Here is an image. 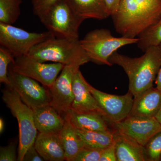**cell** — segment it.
<instances>
[{"mask_svg": "<svg viewBox=\"0 0 161 161\" xmlns=\"http://www.w3.org/2000/svg\"><path fill=\"white\" fill-rule=\"evenodd\" d=\"M115 31L122 36L137 38L161 18V0H120L112 15Z\"/></svg>", "mask_w": 161, "mask_h": 161, "instance_id": "1", "label": "cell"}, {"mask_svg": "<svg viewBox=\"0 0 161 161\" xmlns=\"http://www.w3.org/2000/svg\"><path fill=\"white\" fill-rule=\"evenodd\" d=\"M109 60L123 69L129 79V91L136 98L153 86L161 68V44L148 48L139 58H130L116 51Z\"/></svg>", "mask_w": 161, "mask_h": 161, "instance_id": "2", "label": "cell"}, {"mask_svg": "<svg viewBox=\"0 0 161 161\" xmlns=\"http://www.w3.org/2000/svg\"><path fill=\"white\" fill-rule=\"evenodd\" d=\"M27 56L40 62L51 61L79 67L90 61L79 40L55 37L37 44Z\"/></svg>", "mask_w": 161, "mask_h": 161, "instance_id": "3", "label": "cell"}, {"mask_svg": "<svg viewBox=\"0 0 161 161\" xmlns=\"http://www.w3.org/2000/svg\"><path fill=\"white\" fill-rule=\"evenodd\" d=\"M138 38L116 37L106 29L94 30L79 40L80 46L90 61L112 66L110 57L117 50L125 45L137 43Z\"/></svg>", "mask_w": 161, "mask_h": 161, "instance_id": "4", "label": "cell"}, {"mask_svg": "<svg viewBox=\"0 0 161 161\" xmlns=\"http://www.w3.org/2000/svg\"><path fill=\"white\" fill-rule=\"evenodd\" d=\"M3 99L17 119L19 128L18 161H23L26 151L34 144L38 135L33 110L23 102L14 90L7 86L3 91Z\"/></svg>", "mask_w": 161, "mask_h": 161, "instance_id": "5", "label": "cell"}, {"mask_svg": "<svg viewBox=\"0 0 161 161\" xmlns=\"http://www.w3.org/2000/svg\"><path fill=\"white\" fill-rule=\"evenodd\" d=\"M39 18L55 37L71 40H79V27L85 20L67 0L57 2Z\"/></svg>", "mask_w": 161, "mask_h": 161, "instance_id": "6", "label": "cell"}, {"mask_svg": "<svg viewBox=\"0 0 161 161\" xmlns=\"http://www.w3.org/2000/svg\"><path fill=\"white\" fill-rule=\"evenodd\" d=\"M55 37L50 31L29 32L11 24L0 23V45L15 58L26 56L34 47Z\"/></svg>", "mask_w": 161, "mask_h": 161, "instance_id": "7", "label": "cell"}, {"mask_svg": "<svg viewBox=\"0 0 161 161\" xmlns=\"http://www.w3.org/2000/svg\"><path fill=\"white\" fill-rule=\"evenodd\" d=\"M8 77L10 84L20 98L32 109L51 104V95L48 88L37 80L14 71L9 67Z\"/></svg>", "mask_w": 161, "mask_h": 161, "instance_id": "8", "label": "cell"}, {"mask_svg": "<svg viewBox=\"0 0 161 161\" xmlns=\"http://www.w3.org/2000/svg\"><path fill=\"white\" fill-rule=\"evenodd\" d=\"M64 66L61 63L40 62L26 56L15 58L14 62L10 64L9 68L14 71L32 78L49 88Z\"/></svg>", "mask_w": 161, "mask_h": 161, "instance_id": "9", "label": "cell"}, {"mask_svg": "<svg viewBox=\"0 0 161 161\" xmlns=\"http://www.w3.org/2000/svg\"><path fill=\"white\" fill-rule=\"evenodd\" d=\"M87 86L104 113L105 118L111 125L124 120L130 115L133 96L129 92L123 95H111L96 89L88 82Z\"/></svg>", "mask_w": 161, "mask_h": 161, "instance_id": "10", "label": "cell"}, {"mask_svg": "<svg viewBox=\"0 0 161 161\" xmlns=\"http://www.w3.org/2000/svg\"><path fill=\"white\" fill-rule=\"evenodd\" d=\"M112 125L114 130L132 139L143 147L153 135L161 131V125L155 117L129 116Z\"/></svg>", "mask_w": 161, "mask_h": 161, "instance_id": "11", "label": "cell"}, {"mask_svg": "<svg viewBox=\"0 0 161 161\" xmlns=\"http://www.w3.org/2000/svg\"><path fill=\"white\" fill-rule=\"evenodd\" d=\"M79 67L64 65L60 75L48 88L51 95V105L61 115H65L70 110L73 100V79Z\"/></svg>", "mask_w": 161, "mask_h": 161, "instance_id": "12", "label": "cell"}, {"mask_svg": "<svg viewBox=\"0 0 161 161\" xmlns=\"http://www.w3.org/2000/svg\"><path fill=\"white\" fill-rule=\"evenodd\" d=\"M87 83L80 70H78L73 77L74 100L70 111L78 113L96 112L104 116L103 110L89 90Z\"/></svg>", "mask_w": 161, "mask_h": 161, "instance_id": "13", "label": "cell"}, {"mask_svg": "<svg viewBox=\"0 0 161 161\" xmlns=\"http://www.w3.org/2000/svg\"><path fill=\"white\" fill-rule=\"evenodd\" d=\"M34 145L44 160H65V152L59 132H39L35 141Z\"/></svg>", "mask_w": 161, "mask_h": 161, "instance_id": "14", "label": "cell"}, {"mask_svg": "<svg viewBox=\"0 0 161 161\" xmlns=\"http://www.w3.org/2000/svg\"><path fill=\"white\" fill-rule=\"evenodd\" d=\"M161 105V91L153 86L133 98L129 116L155 117Z\"/></svg>", "mask_w": 161, "mask_h": 161, "instance_id": "15", "label": "cell"}, {"mask_svg": "<svg viewBox=\"0 0 161 161\" xmlns=\"http://www.w3.org/2000/svg\"><path fill=\"white\" fill-rule=\"evenodd\" d=\"M35 125L41 133L60 132L64 125V117L50 105L33 109Z\"/></svg>", "mask_w": 161, "mask_h": 161, "instance_id": "16", "label": "cell"}, {"mask_svg": "<svg viewBox=\"0 0 161 161\" xmlns=\"http://www.w3.org/2000/svg\"><path fill=\"white\" fill-rule=\"evenodd\" d=\"M113 132L117 161H147L143 146L115 130Z\"/></svg>", "mask_w": 161, "mask_h": 161, "instance_id": "17", "label": "cell"}, {"mask_svg": "<svg viewBox=\"0 0 161 161\" xmlns=\"http://www.w3.org/2000/svg\"><path fill=\"white\" fill-rule=\"evenodd\" d=\"M64 125L59 134L65 152V160L75 161L83 149L84 144L76 128L72 125L67 116L64 115Z\"/></svg>", "mask_w": 161, "mask_h": 161, "instance_id": "18", "label": "cell"}, {"mask_svg": "<svg viewBox=\"0 0 161 161\" xmlns=\"http://www.w3.org/2000/svg\"><path fill=\"white\" fill-rule=\"evenodd\" d=\"M74 11L84 19L103 20L110 16L103 0H67Z\"/></svg>", "mask_w": 161, "mask_h": 161, "instance_id": "19", "label": "cell"}, {"mask_svg": "<svg viewBox=\"0 0 161 161\" xmlns=\"http://www.w3.org/2000/svg\"><path fill=\"white\" fill-rule=\"evenodd\" d=\"M68 116L72 125L78 129L95 131H110L106 119L102 114L96 112L78 113L69 111Z\"/></svg>", "mask_w": 161, "mask_h": 161, "instance_id": "20", "label": "cell"}, {"mask_svg": "<svg viewBox=\"0 0 161 161\" xmlns=\"http://www.w3.org/2000/svg\"><path fill=\"white\" fill-rule=\"evenodd\" d=\"M77 129L84 147L97 150H103L113 142V131H100Z\"/></svg>", "mask_w": 161, "mask_h": 161, "instance_id": "21", "label": "cell"}, {"mask_svg": "<svg viewBox=\"0 0 161 161\" xmlns=\"http://www.w3.org/2000/svg\"><path fill=\"white\" fill-rule=\"evenodd\" d=\"M137 46L145 52L152 47L161 44V18L158 22L151 25L139 35Z\"/></svg>", "mask_w": 161, "mask_h": 161, "instance_id": "22", "label": "cell"}, {"mask_svg": "<svg viewBox=\"0 0 161 161\" xmlns=\"http://www.w3.org/2000/svg\"><path fill=\"white\" fill-rule=\"evenodd\" d=\"M22 0H0V23L11 24L21 14Z\"/></svg>", "mask_w": 161, "mask_h": 161, "instance_id": "23", "label": "cell"}, {"mask_svg": "<svg viewBox=\"0 0 161 161\" xmlns=\"http://www.w3.org/2000/svg\"><path fill=\"white\" fill-rule=\"evenodd\" d=\"M144 148L147 161H161V131L156 133L148 141Z\"/></svg>", "mask_w": 161, "mask_h": 161, "instance_id": "24", "label": "cell"}, {"mask_svg": "<svg viewBox=\"0 0 161 161\" xmlns=\"http://www.w3.org/2000/svg\"><path fill=\"white\" fill-rule=\"evenodd\" d=\"M15 58L11 53L5 47H0V82L6 86L10 84L8 77V66L14 62Z\"/></svg>", "mask_w": 161, "mask_h": 161, "instance_id": "25", "label": "cell"}, {"mask_svg": "<svg viewBox=\"0 0 161 161\" xmlns=\"http://www.w3.org/2000/svg\"><path fill=\"white\" fill-rule=\"evenodd\" d=\"M103 150L84 147L75 161H99Z\"/></svg>", "mask_w": 161, "mask_h": 161, "instance_id": "26", "label": "cell"}, {"mask_svg": "<svg viewBox=\"0 0 161 161\" xmlns=\"http://www.w3.org/2000/svg\"><path fill=\"white\" fill-rule=\"evenodd\" d=\"M34 14L38 18L60 0H31Z\"/></svg>", "mask_w": 161, "mask_h": 161, "instance_id": "27", "label": "cell"}, {"mask_svg": "<svg viewBox=\"0 0 161 161\" xmlns=\"http://www.w3.org/2000/svg\"><path fill=\"white\" fill-rule=\"evenodd\" d=\"M0 161H18L16 146L13 143H11L6 147H1Z\"/></svg>", "mask_w": 161, "mask_h": 161, "instance_id": "28", "label": "cell"}, {"mask_svg": "<svg viewBox=\"0 0 161 161\" xmlns=\"http://www.w3.org/2000/svg\"><path fill=\"white\" fill-rule=\"evenodd\" d=\"M99 161H117L114 142L103 150Z\"/></svg>", "mask_w": 161, "mask_h": 161, "instance_id": "29", "label": "cell"}, {"mask_svg": "<svg viewBox=\"0 0 161 161\" xmlns=\"http://www.w3.org/2000/svg\"><path fill=\"white\" fill-rule=\"evenodd\" d=\"M44 161L35 147L34 144L27 150L23 161Z\"/></svg>", "mask_w": 161, "mask_h": 161, "instance_id": "30", "label": "cell"}, {"mask_svg": "<svg viewBox=\"0 0 161 161\" xmlns=\"http://www.w3.org/2000/svg\"><path fill=\"white\" fill-rule=\"evenodd\" d=\"M120 1V0H103L111 16L117 10Z\"/></svg>", "mask_w": 161, "mask_h": 161, "instance_id": "31", "label": "cell"}, {"mask_svg": "<svg viewBox=\"0 0 161 161\" xmlns=\"http://www.w3.org/2000/svg\"><path fill=\"white\" fill-rule=\"evenodd\" d=\"M155 83L156 84V87L161 91V68L156 79Z\"/></svg>", "mask_w": 161, "mask_h": 161, "instance_id": "32", "label": "cell"}, {"mask_svg": "<svg viewBox=\"0 0 161 161\" xmlns=\"http://www.w3.org/2000/svg\"><path fill=\"white\" fill-rule=\"evenodd\" d=\"M4 128H5V123H4V120L3 118H1L0 119V132L1 134L4 131Z\"/></svg>", "mask_w": 161, "mask_h": 161, "instance_id": "33", "label": "cell"}, {"mask_svg": "<svg viewBox=\"0 0 161 161\" xmlns=\"http://www.w3.org/2000/svg\"><path fill=\"white\" fill-rule=\"evenodd\" d=\"M155 118H156V119L158 120L159 122L161 125V105L158 113L157 115H156Z\"/></svg>", "mask_w": 161, "mask_h": 161, "instance_id": "34", "label": "cell"}, {"mask_svg": "<svg viewBox=\"0 0 161 161\" xmlns=\"http://www.w3.org/2000/svg\"></svg>", "mask_w": 161, "mask_h": 161, "instance_id": "35", "label": "cell"}]
</instances>
